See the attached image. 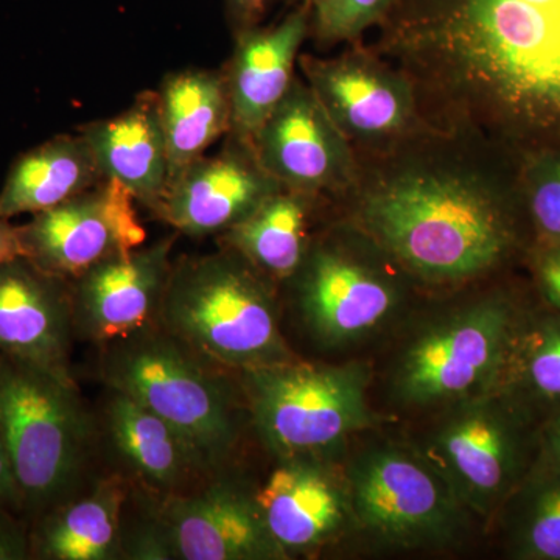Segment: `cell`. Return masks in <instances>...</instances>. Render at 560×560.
I'll return each mask as SVG.
<instances>
[{"instance_id": "obj_37", "label": "cell", "mask_w": 560, "mask_h": 560, "mask_svg": "<svg viewBox=\"0 0 560 560\" xmlns=\"http://www.w3.org/2000/svg\"><path fill=\"white\" fill-rule=\"evenodd\" d=\"M291 2L296 3V5H301V3H311V5H313L315 0H291Z\"/></svg>"}, {"instance_id": "obj_20", "label": "cell", "mask_w": 560, "mask_h": 560, "mask_svg": "<svg viewBox=\"0 0 560 560\" xmlns=\"http://www.w3.org/2000/svg\"><path fill=\"white\" fill-rule=\"evenodd\" d=\"M79 132L90 143L103 178L117 180L154 212L171 175L158 92H142L124 113L92 121Z\"/></svg>"}, {"instance_id": "obj_9", "label": "cell", "mask_w": 560, "mask_h": 560, "mask_svg": "<svg viewBox=\"0 0 560 560\" xmlns=\"http://www.w3.org/2000/svg\"><path fill=\"white\" fill-rule=\"evenodd\" d=\"M512 307L500 296L455 308L408 341L390 385L400 405L434 407L493 389L510 355Z\"/></svg>"}, {"instance_id": "obj_21", "label": "cell", "mask_w": 560, "mask_h": 560, "mask_svg": "<svg viewBox=\"0 0 560 560\" xmlns=\"http://www.w3.org/2000/svg\"><path fill=\"white\" fill-rule=\"evenodd\" d=\"M105 415L114 447L151 488L172 495L189 485L191 478L209 470L167 420L128 394L110 389Z\"/></svg>"}, {"instance_id": "obj_2", "label": "cell", "mask_w": 560, "mask_h": 560, "mask_svg": "<svg viewBox=\"0 0 560 560\" xmlns=\"http://www.w3.org/2000/svg\"><path fill=\"white\" fill-rule=\"evenodd\" d=\"M506 151L471 136L430 130L359 158L350 201L353 226L410 279L452 285L481 278L517 241L518 167Z\"/></svg>"}, {"instance_id": "obj_17", "label": "cell", "mask_w": 560, "mask_h": 560, "mask_svg": "<svg viewBox=\"0 0 560 560\" xmlns=\"http://www.w3.org/2000/svg\"><path fill=\"white\" fill-rule=\"evenodd\" d=\"M176 559L278 560L289 558L265 525L256 495L215 482L191 495L172 493L160 514Z\"/></svg>"}, {"instance_id": "obj_12", "label": "cell", "mask_w": 560, "mask_h": 560, "mask_svg": "<svg viewBox=\"0 0 560 560\" xmlns=\"http://www.w3.org/2000/svg\"><path fill=\"white\" fill-rule=\"evenodd\" d=\"M135 202L120 183L102 179L18 226L22 256L50 275L75 279L92 265L143 245L147 232Z\"/></svg>"}, {"instance_id": "obj_5", "label": "cell", "mask_w": 560, "mask_h": 560, "mask_svg": "<svg viewBox=\"0 0 560 560\" xmlns=\"http://www.w3.org/2000/svg\"><path fill=\"white\" fill-rule=\"evenodd\" d=\"M103 346L102 378L110 389L167 420L209 470L231 455L238 440L234 401L209 363L158 324Z\"/></svg>"}, {"instance_id": "obj_6", "label": "cell", "mask_w": 560, "mask_h": 560, "mask_svg": "<svg viewBox=\"0 0 560 560\" xmlns=\"http://www.w3.org/2000/svg\"><path fill=\"white\" fill-rule=\"evenodd\" d=\"M257 433L282 459H319L377 422L368 400L370 372L361 363L271 364L242 372Z\"/></svg>"}, {"instance_id": "obj_29", "label": "cell", "mask_w": 560, "mask_h": 560, "mask_svg": "<svg viewBox=\"0 0 560 560\" xmlns=\"http://www.w3.org/2000/svg\"><path fill=\"white\" fill-rule=\"evenodd\" d=\"M525 377L534 393L547 399L560 397V326L533 341L526 357Z\"/></svg>"}, {"instance_id": "obj_22", "label": "cell", "mask_w": 560, "mask_h": 560, "mask_svg": "<svg viewBox=\"0 0 560 560\" xmlns=\"http://www.w3.org/2000/svg\"><path fill=\"white\" fill-rule=\"evenodd\" d=\"M103 178L90 143L80 135L46 140L11 165L0 190V219L38 213L91 189Z\"/></svg>"}, {"instance_id": "obj_14", "label": "cell", "mask_w": 560, "mask_h": 560, "mask_svg": "<svg viewBox=\"0 0 560 560\" xmlns=\"http://www.w3.org/2000/svg\"><path fill=\"white\" fill-rule=\"evenodd\" d=\"M175 238L110 256L70 282L77 337L106 342L154 326L173 270Z\"/></svg>"}, {"instance_id": "obj_25", "label": "cell", "mask_w": 560, "mask_h": 560, "mask_svg": "<svg viewBox=\"0 0 560 560\" xmlns=\"http://www.w3.org/2000/svg\"><path fill=\"white\" fill-rule=\"evenodd\" d=\"M316 195L280 189L245 220L221 234L235 250L270 280H290L311 246V217Z\"/></svg>"}, {"instance_id": "obj_36", "label": "cell", "mask_w": 560, "mask_h": 560, "mask_svg": "<svg viewBox=\"0 0 560 560\" xmlns=\"http://www.w3.org/2000/svg\"><path fill=\"white\" fill-rule=\"evenodd\" d=\"M548 451H550L552 459L560 466V418L551 427L550 436H548Z\"/></svg>"}, {"instance_id": "obj_23", "label": "cell", "mask_w": 560, "mask_h": 560, "mask_svg": "<svg viewBox=\"0 0 560 560\" xmlns=\"http://www.w3.org/2000/svg\"><path fill=\"white\" fill-rule=\"evenodd\" d=\"M160 108L167 139L171 175L178 178L231 131V102L223 72L189 69L162 81Z\"/></svg>"}, {"instance_id": "obj_30", "label": "cell", "mask_w": 560, "mask_h": 560, "mask_svg": "<svg viewBox=\"0 0 560 560\" xmlns=\"http://www.w3.org/2000/svg\"><path fill=\"white\" fill-rule=\"evenodd\" d=\"M32 559L31 523L18 512L0 506V560Z\"/></svg>"}, {"instance_id": "obj_34", "label": "cell", "mask_w": 560, "mask_h": 560, "mask_svg": "<svg viewBox=\"0 0 560 560\" xmlns=\"http://www.w3.org/2000/svg\"><path fill=\"white\" fill-rule=\"evenodd\" d=\"M270 2L271 0H226L228 16L235 31L238 33L257 27Z\"/></svg>"}, {"instance_id": "obj_4", "label": "cell", "mask_w": 560, "mask_h": 560, "mask_svg": "<svg viewBox=\"0 0 560 560\" xmlns=\"http://www.w3.org/2000/svg\"><path fill=\"white\" fill-rule=\"evenodd\" d=\"M0 433L25 521L70 500L91 438L75 382L0 355Z\"/></svg>"}, {"instance_id": "obj_33", "label": "cell", "mask_w": 560, "mask_h": 560, "mask_svg": "<svg viewBox=\"0 0 560 560\" xmlns=\"http://www.w3.org/2000/svg\"><path fill=\"white\" fill-rule=\"evenodd\" d=\"M0 506L9 508V510L22 515L21 490L2 433H0Z\"/></svg>"}, {"instance_id": "obj_3", "label": "cell", "mask_w": 560, "mask_h": 560, "mask_svg": "<svg viewBox=\"0 0 560 560\" xmlns=\"http://www.w3.org/2000/svg\"><path fill=\"white\" fill-rule=\"evenodd\" d=\"M156 324L217 366L243 372L296 360L272 280L230 248L173 265Z\"/></svg>"}, {"instance_id": "obj_18", "label": "cell", "mask_w": 560, "mask_h": 560, "mask_svg": "<svg viewBox=\"0 0 560 560\" xmlns=\"http://www.w3.org/2000/svg\"><path fill=\"white\" fill-rule=\"evenodd\" d=\"M312 5L301 3L279 24L237 33L234 55L223 75L231 102V131L249 142L285 97L300 60V50L311 35Z\"/></svg>"}, {"instance_id": "obj_13", "label": "cell", "mask_w": 560, "mask_h": 560, "mask_svg": "<svg viewBox=\"0 0 560 560\" xmlns=\"http://www.w3.org/2000/svg\"><path fill=\"white\" fill-rule=\"evenodd\" d=\"M250 145L261 167L283 189L342 197L359 172L355 150L298 77Z\"/></svg>"}, {"instance_id": "obj_35", "label": "cell", "mask_w": 560, "mask_h": 560, "mask_svg": "<svg viewBox=\"0 0 560 560\" xmlns=\"http://www.w3.org/2000/svg\"><path fill=\"white\" fill-rule=\"evenodd\" d=\"M21 256L22 248L18 226H13L10 220L0 219V264Z\"/></svg>"}, {"instance_id": "obj_8", "label": "cell", "mask_w": 560, "mask_h": 560, "mask_svg": "<svg viewBox=\"0 0 560 560\" xmlns=\"http://www.w3.org/2000/svg\"><path fill=\"white\" fill-rule=\"evenodd\" d=\"M346 490L350 517L388 547H445L471 515L418 448L386 442L350 460Z\"/></svg>"}, {"instance_id": "obj_27", "label": "cell", "mask_w": 560, "mask_h": 560, "mask_svg": "<svg viewBox=\"0 0 560 560\" xmlns=\"http://www.w3.org/2000/svg\"><path fill=\"white\" fill-rule=\"evenodd\" d=\"M394 0H315L311 33L320 44L353 43L377 27Z\"/></svg>"}, {"instance_id": "obj_10", "label": "cell", "mask_w": 560, "mask_h": 560, "mask_svg": "<svg viewBox=\"0 0 560 560\" xmlns=\"http://www.w3.org/2000/svg\"><path fill=\"white\" fill-rule=\"evenodd\" d=\"M298 62L355 153L386 150L433 130L412 81L381 55L355 49L326 60L300 55Z\"/></svg>"}, {"instance_id": "obj_16", "label": "cell", "mask_w": 560, "mask_h": 560, "mask_svg": "<svg viewBox=\"0 0 560 560\" xmlns=\"http://www.w3.org/2000/svg\"><path fill=\"white\" fill-rule=\"evenodd\" d=\"M70 282L27 257L0 264V355L73 381Z\"/></svg>"}, {"instance_id": "obj_28", "label": "cell", "mask_w": 560, "mask_h": 560, "mask_svg": "<svg viewBox=\"0 0 560 560\" xmlns=\"http://www.w3.org/2000/svg\"><path fill=\"white\" fill-rule=\"evenodd\" d=\"M523 555L560 560V478L541 490L523 530Z\"/></svg>"}, {"instance_id": "obj_26", "label": "cell", "mask_w": 560, "mask_h": 560, "mask_svg": "<svg viewBox=\"0 0 560 560\" xmlns=\"http://www.w3.org/2000/svg\"><path fill=\"white\" fill-rule=\"evenodd\" d=\"M518 189L534 226L560 242V154H530L518 161Z\"/></svg>"}, {"instance_id": "obj_15", "label": "cell", "mask_w": 560, "mask_h": 560, "mask_svg": "<svg viewBox=\"0 0 560 560\" xmlns=\"http://www.w3.org/2000/svg\"><path fill=\"white\" fill-rule=\"evenodd\" d=\"M223 150L201 156L173 179L154 209L190 237L223 234L282 186L261 167L253 145L228 135Z\"/></svg>"}, {"instance_id": "obj_19", "label": "cell", "mask_w": 560, "mask_h": 560, "mask_svg": "<svg viewBox=\"0 0 560 560\" xmlns=\"http://www.w3.org/2000/svg\"><path fill=\"white\" fill-rule=\"evenodd\" d=\"M256 501L272 539L287 555L318 547L350 517L346 482L335 480L319 459H282Z\"/></svg>"}, {"instance_id": "obj_11", "label": "cell", "mask_w": 560, "mask_h": 560, "mask_svg": "<svg viewBox=\"0 0 560 560\" xmlns=\"http://www.w3.org/2000/svg\"><path fill=\"white\" fill-rule=\"evenodd\" d=\"M517 440L492 389L444 405L418 448L471 515L486 517L510 489Z\"/></svg>"}, {"instance_id": "obj_31", "label": "cell", "mask_w": 560, "mask_h": 560, "mask_svg": "<svg viewBox=\"0 0 560 560\" xmlns=\"http://www.w3.org/2000/svg\"><path fill=\"white\" fill-rule=\"evenodd\" d=\"M131 559L165 560L176 559L167 533L158 521L153 526L140 530L131 541Z\"/></svg>"}, {"instance_id": "obj_32", "label": "cell", "mask_w": 560, "mask_h": 560, "mask_svg": "<svg viewBox=\"0 0 560 560\" xmlns=\"http://www.w3.org/2000/svg\"><path fill=\"white\" fill-rule=\"evenodd\" d=\"M537 276L545 296L560 308V242L550 243L540 257Z\"/></svg>"}, {"instance_id": "obj_1", "label": "cell", "mask_w": 560, "mask_h": 560, "mask_svg": "<svg viewBox=\"0 0 560 560\" xmlns=\"http://www.w3.org/2000/svg\"><path fill=\"white\" fill-rule=\"evenodd\" d=\"M377 28L431 128L560 154V0H394Z\"/></svg>"}, {"instance_id": "obj_7", "label": "cell", "mask_w": 560, "mask_h": 560, "mask_svg": "<svg viewBox=\"0 0 560 560\" xmlns=\"http://www.w3.org/2000/svg\"><path fill=\"white\" fill-rule=\"evenodd\" d=\"M404 278L410 276L349 223L312 242L290 280L313 337L327 348H340L368 337L399 312Z\"/></svg>"}, {"instance_id": "obj_24", "label": "cell", "mask_w": 560, "mask_h": 560, "mask_svg": "<svg viewBox=\"0 0 560 560\" xmlns=\"http://www.w3.org/2000/svg\"><path fill=\"white\" fill-rule=\"evenodd\" d=\"M128 490L117 478L90 495L68 500L31 523L32 559L109 560L119 545L120 515Z\"/></svg>"}]
</instances>
